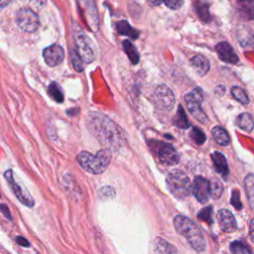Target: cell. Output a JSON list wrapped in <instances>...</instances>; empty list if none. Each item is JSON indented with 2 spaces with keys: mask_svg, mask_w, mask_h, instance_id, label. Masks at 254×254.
<instances>
[{
  "mask_svg": "<svg viewBox=\"0 0 254 254\" xmlns=\"http://www.w3.org/2000/svg\"><path fill=\"white\" fill-rule=\"evenodd\" d=\"M48 93L56 103L62 104L64 101V93L61 86L57 83H52L48 87Z\"/></svg>",
  "mask_w": 254,
  "mask_h": 254,
  "instance_id": "obj_26",
  "label": "cell"
},
{
  "mask_svg": "<svg viewBox=\"0 0 254 254\" xmlns=\"http://www.w3.org/2000/svg\"><path fill=\"white\" fill-rule=\"evenodd\" d=\"M166 185L170 193L178 199H183L190 196L192 185L189 177L181 170L171 171L166 178Z\"/></svg>",
  "mask_w": 254,
  "mask_h": 254,
  "instance_id": "obj_4",
  "label": "cell"
},
{
  "mask_svg": "<svg viewBox=\"0 0 254 254\" xmlns=\"http://www.w3.org/2000/svg\"><path fill=\"white\" fill-rule=\"evenodd\" d=\"M0 197H1V195H0Z\"/></svg>",
  "mask_w": 254,
  "mask_h": 254,
  "instance_id": "obj_43",
  "label": "cell"
},
{
  "mask_svg": "<svg viewBox=\"0 0 254 254\" xmlns=\"http://www.w3.org/2000/svg\"><path fill=\"white\" fill-rule=\"evenodd\" d=\"M198 219L199 221L206 222L208 225H213V208L207 207L205 209H202L198 214Z\"/></svg>",
  "mask_w": 254,
  "mask_h": 254,
  "instance_id": "obj_31",
  "label": "cell"
},
{
  "mask_svg": "<svg viewBox=\"0 0 254 254\" xmlns=\"http://www.w3.org/2000/svg\"><path fill=\"white\" fill-rule=\"evenodd\" d=\"M230 202L231 205L237 210V211H240L242 209V202L240 200V194L237 190H234L232 192V195H231V199H230Z\"/></svg>",
  "mask_w": 254,
  "mask_h": 254,
  "instance_id": "obj_35",
  "label": "cell"
},
{
  "mask_svg": "<svg viewBox=\"0 0 254 254\" xmlns=\"http://www.w3.org/2000/svg\"><path fill=\"white\" fill-rule=\"evenodd\" d=\"M16 23L18 27L27 33L35 32L40 24L38 15L29 8H22L16 14Z\"/></svg>",
  "mask_w": 254,
  "mask_h": 254,
  "instance_id": "obj_7",
  "label": "cell"
},
{
  "mask_svg": "<svg viewBox=\"0 0 254 254\" xmlns=\"http://www.w3.org/2000/svg\"><path fill=\"white\" fill-rule=\"evenodd\" d=\"M212 160L217 172H219L224 178H226L229 173V169L225 155L221 152H214L212 154Z\"/></svg>",
  "mask_w": 254,
  "mask_h": 254,
  "instance_id": "obj_17",
  "label": "cell"
},
{
  "mask_svg": "<svg viewBox=\"0 0 254 254\" xmlns=\"http://www.w3.org/2000/svg\"><path fill=\"white\" fill-rule=\"evenodd\" d=\"M0 212H1V213L4 215V217H5L6 219H8L9 221H12V217H11L10 210H9V208H8L6 205L0 204Z\"/></svg>",
  "mask_w": 254,
  "mask_h": 254,
  "instance_id": "obj_37",
  "label": "cell"
},
{
  "mask_svg": "<svg viewBox=\"0 0 254 254\" xmlns=\"http://www.w3.org/2000/svg\"><path fill=\"white\" fill-rule=\"evenodd\" d=\"M30 1H33V2L37 3V4H39V5H44L46 3L47 0H30Z\"/></svg>",
  "mask_w": 254,
  "mask_h": 254,
  "instance_id": "obj_42",
  "label": "cell"
},
{
  "mask_svg": "<svg viewBox=\"0 0 254 254\" xmlns=\"http://www.w3.org/2000/svg\"><path fill=\"white\" fill-rule=\"evenodd\" d=\"M158 157L162 164L166 166H174L179 163V154L176 149L170 144H164L158 151Z\"/></svg>",
  "mask_w": 254,
  "mask_h": 254,
  "instance_id": "obj_12",
  "label": "cell"
},
{
  "mask_svg": "<svg viewBox=\"0 0 254 254\" xmlns=\"http://www.w3.org/2000/svg\"><path fill=\"white\" fill-rule=\"evenodd\" d=\"M231 94L237 101H239L240 104H242V105H248L249 104V97H248L247 93L245 92V90L242 89L241 87L233 86L231 88Z\"/></svg>",
  "mask_w": 254,
  "mask_h": 254,
  "instance_id": "obj_29",
  "label": "cell"
},
{
  "mask_svg": "<svg viewBox=\"0 0 254 254\" xmlns=\"http://www.w3.org/2000/svg\"><path fill=\"white\" fill-rule=\"evenodd\" d=\"M245 193L248 198V202L254 212V175L248 174L244 179Z\"/></svg>",
  "mask_w": 254,
  "mask_h": 254,
  "instance_id": "obj_21",
  "label": "cell"
},
{
  "mask_svg": "<svg viewBox=\"0 0 254 254\" xmlns=\"http://www.w3.org/2000/svg\"><path fill=\"white\" fill-rule=\"evenodd\" d=\"M194 7L196 9L198 16L199 17V19L202 22H209L211 20L209 4L202 2V1H198V0H196V1L194 2Z\"/></svg>",
  "mask_w": 254,
  "mask_h": 254,
  "instance_id": "obj_20",
  "label": "cell"
},
{
  "mask_svg": "<svg viewBox=\"0 0 254 254\" xmlns=\"http://www.w3.org/2000/svg\"><path fill=\"white\" fill-rule=\"evenodd\" d=\"M174 226L177 232L184 236L196 251L202 252L206 250L207 242L205 236L192 220L178 215L174 220Z\"/></svg>",
  "mask_w": 254,
  "mask_h": 254,
  "instance_id": "obj_2",
  "label": "cell"
},
{
  "mask_svg": "<svg viewBox=\"0 0 254 254\" xmlns=\"http://www.w3.org/2000/svg\"><path fill=\"white\" fill-rule=\"evenodd\" d=\"M4 177L7 181V183L9 184V186L11 187L12 191L14 192L15 196L17 197V198L19 199V201H21L23 205L27 206L28 208H32L34 206V199L33 198L29 195L28 192H26L25 190H23L14 180L13 178V172L11 170H8L5 172Z\"/></svg>",
  "mask_w": 254,
  "mask_h": 254,
  "instance_id": "obj_10",
  "label": "cell"
},
{
  "mask_svg": "<svg viewBox=\"0 0 254 254\" xmlns=\"http://www.w3.org/2000/svg\"><path fill=\"white\" fill-rule=\"evenodd\" d=\"M70 56H71V62H72V65H73L74 69L77 72H83V70H84V61L79 56V54L77 53V51L75 49L72 50Z\"/></svg>",
  "mask_w": 254,
  "mask_h": 254,
  "instance_id": "obj_32",
  "label": "cell"
},
{
  "mask_svg": "<svg viewBox=\"0 0 254 254\" xmlns=\"http://www.w3.org/2000/svg\"><path fill=\"white\" fill-rule=\"evenodd\" d=\"M237 39L241 46L254 49V37L251 35L250 31L246 29V27H240L237 30Z\"/></svg>",
  "mask_w": 254,
  "mask_h": 254,
  "instance_id": "obj_19",
  "label": "cell"
},
{
  "mask_svg": "<svg viewBox=\"0 0 254 254\" xmlns=\"http://www.w3.org/2000/svg\"><path fill=\"white\" fill-rule=\"evenodd\" d=\"M236 124L237 126L246 131V132H250L252 131L253 127H254V122H253V118L249 113H242L240 114L237 119H236Z\"/></svg>",
  "mask_w": 254,
  "mask_h": 254,
  "instance_id": "obj_24",
  "label": "cell"
},
{
  "mask_svg": "<svg viewBox=\"0 0 254 254\" xmlns=\"http://www.w3.org/2000/svg\"><path fill=\"white\" fill-rule=\"evenodd\" d=\"M116 27H117V31L119 34L123 35V36H127V37H130L131 39L135 40L138 38L139 36V32L137 30H135L134 28H132L129 23L125 20H122V21H119L117 24H116Z\"/></svg>",
  "mask_w": 254,
  "mask_h": 254,
  "instance_id": "obj_23",
  "label": "cell"
},
{
  "mask_svg": "<svg viewBox=\"0 0 254 254\" xmlns=\"http://www.w3.org/2000/svg\"><path fill=\"white\" fill-rule=\"evenodd\" d=\"M43 56L47 65H49L50 67H56L62 64V62L64 61L65 51L60 45L54 44L45 49Z\"/></svg>",
  "mask_w": 254,
  "mask_h": 254,
  "instance_id": "obj_11",
  "label": "cell"
},
{
  "mask_svg": "<svg viewBox=\"0 0 254 254\" xmlns=\"http://www.w3.org/2000/svg\"><path fill=\"white\" fill-rule=\"evenodd\" d=\"M218 220L222 230L227 233H232L236 230L237 225L233 215L227 210H221L218 214Z\"/></svg>",
  "mask_w": 254,
  "mask_h": 254,
  "instance_id": "obj_14",
  "label": "cell"
},
{
  "mask_svg": "<svg viewBox=\"0 0 254 254\" xmlns=\"http://www.w3.org/2000/svg\"><path fill=\"white\" fill-rule=\"evenodd\" d=\"M224 192L223 184L218 179H213L210 182V193L211 197L215 199H218L222 197Z\"/></svg>",
  "mask_w": 254,
  "mask_h": 254,
  "instance_id": "obj_28",
  "label": "cell"
},
{
  "mask_svg": "<svg viewBox=\"0 0 254 254\" xmlns=\"http://www.w3.org/2000/svg\"><path fill=\"white\" fill-rule=\"evenodd\" d=\"M191 65L195 70V72L200 77L206 76L210 71V63L205 56H201V55L195 56L191 60Z\"/></svg>",
  "mask_w": 254,
  "mask_h": 254,
  "instance_id": "obj_16",
  "label": "cell"
},
{
  "mask_svg": "<svg viewBox=\"0 0 254 254\" xmlns=\"http://www.w3.org/2000/svg\"><path fill=\"white\" fill-rule=\"evenodd\" d=\"M249 237L251 241L254 243V218L251 220L249 225Z\"/></svg>",
  "mask_w": 254,
  "mask_h": 254,
  "instance_id": "obj_39",
  "label": "cell"
},
{
  "mask_svg": "<svg viewBox=\"0 0 254 254\" xmlns=\"http://www.w3.org/2000/svg\"><path fill=\"white\" fill-rule=\"evenodd\" d=\"M164 2L167 5V7L177 10L183 6L185 0H164Z\"/></svg>",
  "mask_w": 254,
  "mask_h": 254,
  "instance_id": "obj_36",
  "label": "cell"
},
{
  "mask_svg": "<svg viewBox=\"0 0 254 254\" xmlns=\"http://www.w3.org/2000/svg\"><path fill=\"white\" fill-rule=\"evenodd\" d=\"M89 127L98 138L109 149H115L120 145L121 137L117 126L109 117L100 113H91L89 117Z\"/></svg>",
  "mask_w": 254,
  "mask_h": 254,
  "instance_id": "obj_1",
  "label": "cell"
},
{
  "mask_svg": "<svg viewBox=\"0 0 254 254\" xmlns=\"http://www.w3.org/2000/svg\"><path fill=\"white\" fill-rule=\"evenodd\" d=\"M230 251L232 254H251L249 248L241 241L231 242Z\"/></svg>",
  "mask_w": 254,
  "mask_h": 254,
  "instance_id": "obj_30",
  "label": "cell"
},
{
  "mask_svg": "<svg viewBox=\"0 0 254 254\" xmlns=\"http://www.w3.org/2000/svg\"><path fill=\"white\" fill-rule=\"evenodd\" d=\"M153 100L155 107L162 112H170L175 105L174 93L165 85H160L155 88Z\"/></svg>",
  "mask_w": 254,
  "mask_h": 254,
  "instance_id": "obj_6",
  "label": "cell"
},
{
  "mask_svg": "<svg viewBox=\"0 0 254 254\" xmlns=\"http://www.w3.org/2000/svg\"><path fill=\"white\" fill-rule=\"evenodd\" d=\"M12 0H0V7H5L8 4H10V2Z\"/></svg>",
  "mask_w": 254,
  "mask_h": 254,
  "instance_id": "obj_41",
  "label": "cell"
},
{
  "mask_svg": "<svg viewBox=\"0 0 254 254\" xmlns=\"http://www.w3.org/2000/svg\"><path fill=\"white\" fill-rule=\"evenodd\" d=\"M174 123L176 126H178L179 128H182V129H187L190 126L188 117H187L186 113L182 106H179V108H178L176 116L174 117Z\"/></svg>",
  "mask_w": 254,
  "mask_h": 254,
  "instance_id": "obj_27",
  "label": "cell"
},
{
  "mask_svg": "<svg viewBox=\"0 0 254 254\" xmlns=\"http://www.w3.org/2000/svg\"><path fill=\"white\" fill-rule=\"evenodd\" d=\"M213 136L217 143H219L222 146H226L230 143V137L226 130L221 126H216L212 130Z\"/></svg>",
  "mask_w": 254,
  "mask_h": 254,
  "instance_id": "obj_22",
  "label": "cell"
},
{
  "mask_svg": "<svg viewBox=\"0 0 254 254\" xmlns=\"http://www.w3.org/2000/svg\"><path fill=\"white\" fill-rule=\"evenodd\" d=\"M123 49L125 51L126 55L128 56L130 62L133 64V65H137L139 63V60H140V55L139 53L137 52V49L131 44L130 41L128 40H125L123 41Z\"/></svg>",
  "mask_w": 254,
  "mask_h": 254,
  "instance_id": "obj_25",
  "label": "cell"
},
{
  "mask_svg": "<svg viewBox=\"0 0 254 254\" xmlns=\"http://www.w3.org/2000/svg\"><path fill=\"white\" fill-rule=\"evenodd\" d=\"M98 196L101 199H110V198H113L115 196V192H114V189L113 187L107 186V187H104V188H101L99 190Z\"/></svg>",
  "mask_w": 254,
  "mask_h": 254,
  "instance_id": "obj_34",
  "label": "cell"
},
{
  "mask_svg": "<svg viewBox=\"0 0 254 254\" xmlns=\"http://www.w3.org/2000/svg\"><path fill=\"white\" fill-rule=\"evenodd\" d=\"M216 50L220 59L228 64H237L239 58L234 52L233 48L227 42H221L216 46Z\"/></svg>",
  "mask_w": 254,
  "mask_h": 254,
  "instance_id": "obj_13",
  "label": "cell"
},
{
  "mask_svg": "<svg viewBox=\"0 0 254 254\" xmlns=\"http://www.w3.org/2000/svg\"><path fill=\"white\" fill-rule=\"evenodd\" d=\"M202 100H204V93H202V90L199 87L193 89L185 96L187 109L191 114L200 123L206 124L209 119L205 112L200 108Z\"/></svg>",
  "mask_w": 254,
  "mask_h": 254,
  "instance_id": "obj_5",
  "label": "cell"
},
{
  "mask_svg": "<svg viewBox=\"0 0 254 254\" xmlns=\"http://www.w3.org/2000/svg\"><path fill=\"white\" fill-rule=\"evenodd\" d=\"M112 160V152L109 149L98 151L95 155H92L86 151H83L78 155L77 161L81 167L88 173L98 175L104 173Z\"/></svg>",
  "mask_w": 254,
  "mask_h": 254,
  "instance_id": "obj_3",
  "label": "cell"
},
{
  "mask_svg": "<svg viewBox=\"0 0 254 254\" xmlns=\"http://www.w3.org/2000/svg\"><path fill=\"white\" fill-rule=\"evenodd\" d=\"M147 1L149 2V3H151L152 5H155V6H158V5H160L164 0H147Z\"/></svg>",
  "mask_w": 254,
  "mask_h": 254,
  "instance_id": "obj_40",
  "label": "cell"
},
{
  "mask_svg": "<svg viewBox=\"0 0 254 254\" xmlns=\"http://www.w3.org/2000/svg\"><path fill=\"white\" fill-rule=\"evenodd\" d=\"M15 241H16L17 244H19L22 247H29L30 246V242L23 236H16Z\"/></svg>",
  "mask_w": 254,
  "mask_h": 254,
  "instance_id": "obj_38",
  "label": "cell"
},
{
  "mask_svg": "<svg viewBox=\"0 0 254 254\" xmlns=\"http://www.w3.org/2000/svg\"><path fill=\"white\" fill-rule=\"evenodd\" d=\"M76 51L79 56L82 58L84 63H91L94 60V51L91 45V41L82 31L78 32L75 36Z\"/></svg>",
  "mask_w": 254,
  "mask_h": 254,
  "instance_id": "obj_8",
  "label": "cell"
},
{
  "mask_svg": "<svg viewBox=\"0 0 254 254\" xmlns=\"http://www.w3.org/2000/svg\"><path fill=\"white\" fill-rule=\"evenodd\" d=\"M192 191L200 204H207L211 197L210 193V181L202 177H196L193 182Z\"/></svg>",
  "mask_w": 254,
  "mask_h": 254,
  "instance_id": "obj_9",
  "label": "cell"
},
{
  "mask_svg": "<svg viewBox=\"0 0 254 254\" xmlns=\"http://www.w3.org/2000/svg\"><path fill=\"white\" fill-rule=\"evenodd\" d=\"M236 8L241 18L254 21V0H236Z\"/></svg>",
  "mask_w": 254,
  "mask_h": 254,
  "instance_id": "obj_15",
  "label": "cell"
},
{
  "mask_svg": "<svg viewBox=\"0 0 254 254\" xmlns=\"http://www.w3.org/2000/svg\"><path fill=\"white\" fill-rule=\"evenodd\" d=\"M192 139L198 144V145H201L204 144L206 142V139H207V136L206 134L202 132L200 129L197 128V127H194L190 133Z\"/></svg>",
  "mask_w": 254,
  "mask_h": 254,
  "instance_id": "obj_33",
  "label": "cell"
},
{
  "mask_svg": "<svg viewBox=\"0 0 254 254\" xmlns=\"http://www.w3.org/2000/svg\"><path fill=\"white\" fill-rule=\"evenodd\" d=\"M154 250L156 254H174L177 252L176 248L172 244L161 237H157L154 241Z\"/></svg>",
  "mask_w": 254,
  "mask_h": 254,
  "instance_id": "obj_18",
  "label": "cell"
}]
</instances>
